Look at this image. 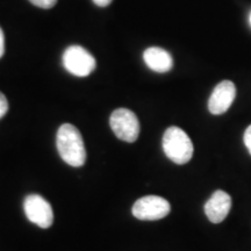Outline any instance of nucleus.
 Returning a JSON list of instances; mask_svg holds the SVG:
<instances>
[{
	"instance_id": "4",
	"label": "nucleus",
	"mask_w": 251,
	"mask_h": 251,
	"mask_svg": "<svg viewBox=\"0 0 251 251\" xmlns=\"http://www.w3.org/2000/svg\"><path fill=\"white\" fill-rule=\"evenodd\" d=\"M63 67L76 77H87L96 69V59L80 46H71L65 49L62 57Z\"/></svg>"
},
{
	"instance_id": "12",
	"label": "nucleus",
	"mask_w": 251,
	"mask_h": 251,
	"mask_svg": "<svg viewBox=\"0 0 251 251\" xmlns=\"http://www.w3.org/2000/svg\"><path fill=\"white\" fill-rule=\"evenodd\" d=\"M243 140H244V144H246L247 149L249 150V152L251 155V125L247 128L246 131H244Z\"/></svg>"
},
{
	"instance_id": "2",
	"label": "nucleus",
	"mask_w": 251,
	"mask_h": 251,
	"mask_svg": "<svg viewBox=\"0 0 251 251\" xmlns=\"http://www.w3.org/2000/svg\"><path fill=\"white\" fill-rule=\"evenodd\" d=\"M163 150L170 161L176 164H186L193 156V143L188 135L179 127L168 128L163 135Z\"/></svg>"
},
{
	"instance_id": "14",
	"label": "nucleus",
	"mask_w": 251,
	"mask_h": 251,
	"mask_svg": "<svg viewBox=\"0 0 251 251\" xmlns=\"http://www.w3.org/2000/svg\"><path fill=\"white\" fill-rule=\"evenodd\" d=\"M92 1L99 7H107L108 5H111L112 0H92Z\"/></svg>"
},
{
	"instance_id": "13",
	"label": "nucleus",
	"mask_w": 251,
	"mask_h": 251,
	"mask_svg": "<svg viewBox=\"0 0 251 251\" xmlns=\"http://www.w3.org/2000/svg\"><path fill=\"white\" fill-rule=\"evenodd\" d=\"M5 54V36L4 31L0 28V58Z\"/></svg>"
},
{
	"instance_id": "6",
	"label": "nucleus",
	"mask_w": 251,
	"mask_h": 251,
	"mask_svg": "<svg viewBox=\"0 0 251 251\" xmlns=\"http://www.w3.org/2000/svg\"><path fill=\"white\" fill-rule=\"evenodd\" d=\"M24 211L31 224L47 229L54 224L52 207L43 197L39 194H29L25 198Z\"/></svg>"
},
{
	"instance_id": "10",
	"label": "nucleus",
	"mask_w": 251,
	"mask_h": 251,
	"mask_svg": "<svg viewBox=\"0 0 251 251\" xmlns=\"http://www.w3.org/2000/svg\"><path fill=\"white\" fill-rule=\"evenodd\" d=\"M33 5H35L36 7L43 8V9H49L54 7L57 2V0H29Z\"/></svg>"
},
{
	"instance_id": "11",
	"label": "nucleus",
	"mask_w": 251,
	"mask_h": 251,
	"mask_svg": "<svg viewBox=\"0 0 251 251\" xmlns=\"http://www.w3.org/2000/svg\"><path fill=\"white\" fill-rule=\"evenodd\" d=\"M8 111V101L4 96V93L0 92V119L4 118Z\"/></svg>"
},
{
	"instance_id": "15",
	"label": "nucleus",
	"mask_w": 251,
	"mask_h": 251,
	"mask_svg": "<svg viewBox=\"0 0 251 251\" xmlns=\"http://www.w3.org/2000/svg\"><path fill=\"white\" fill-rule=\"evenodd\" d=\"M249 23H250V25H251V13H250V17H249Z\"/></svg>"
},
{
	"instance_id": "5",
	"label": "nucleus",
	"mask_w": 251,
	"mask_h": 251,
	"mask_svg": "<svg viewBox=\"0 0 251 251\" xmlns=\"http://www.w3.org/2000/svg\"><path fill=\"white\" fill-rule=\"evenodd\" d=\"M171 211L170 203L158 196H146L140 198L133 205L131 213L136 219L143 221H156L165 218Z\"/></svg>"
},
{
	"instance_id": "8",
	"label": "nucleus",
	"mask_w": 251,
	"mask_h": 251,
	"mask_svg": "<svg viewBox=\"0 0 251 251\" xmlns=\"http://www.w3.org/2000/svg\"><path fill=\"white\" fill-rule=\"evenodd\" d=\"M231 208V198L225 191L218 190L205 203V214L212 224H220L227 218Z\"/></svg>"
},
{
	"instance_id": "7",
	"label": "nucleus",
	"mask_w": 251,
	"mask_h": 251,
	"mask_svg": "<svg viewBox=\"0 0 251 251\" xmlns=\"http://www.w3.org/2000/svg\"><path fill=\"white\" fill-rule=\"evenodd\" d=\"M236 96V87L230 80L219 83L208 99V111L214 115H221L229 109Z\"/></svg>"
},
{
	"instance_id": "3",
	"label": "nucleus",
	"mask_w": 251,
	"mask_h": 251,
	"mask_svg": "<svg viewBox=\"0 0 251 251\" xmlns=\"http://www.w3.org/2000/svg\"><path fill=\"white\" fill-rule=\"evenodd\" d=\"M109 126L118 139L133 143L139 139L140 122L136 114L127 108H118L111 114Z\"/></svg>"
},
{
	"instance_id": "9",
	"label": "nucleus",
	"mask_w": 251,
	"mask_h": 251,
	"mask_svg": "<svg viewBox=\"0 0 251 251\" xmlns=\"http://www.w3.org/2000/svg\"><path fill=\"white\" fill-rule=\"evenodd\" d=\"M143 59L150 70L158 74L169 72L174 67V59L170 52L158 47H150L146 49L143 52Z\"/></svg>"
},
{
	"instance_id": "1",
	"label": "nucleus",
	"mask_w": 251,
	"mask_h": 251,
	"mask_svg": "<svg viewBox=\"0 0 251 251\" xmlns=\"http://www.w3.org/2000/svg\"><path fill=\"white\" fill-rule=\"evenodd\" d=\"M56 147L61 158L74 168L85 164L86 150L80 131L71 124H64L58 128Z\"/></svg>"
}]
</instances>
